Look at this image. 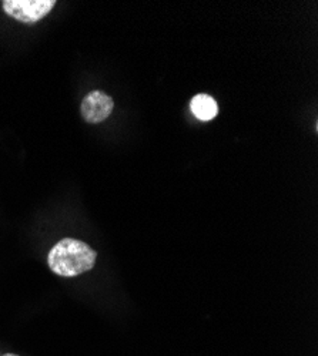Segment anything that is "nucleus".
<instances>
[{"instance_id":"nucleus-2","label":"nucleus","mask_w":318,"mask_h":356,"mask_svg":"<svg viewBox=\"0 0 318 356\" xmlns=\"http://www.w3.org/2000/svg\"><path fill=\"white\" fill-rule=\"evenodd\" d=\"M2 5L10 17L22 23H36L50 13L56 2L54 0H5Z\"/></svg>"},{"instance_id":"nucleus-1","label":"nucleus","mask_w":318,"mask_h":356,"mask_svg":"<svg viewBox=\"0 0 318 356\" xmlns=\"http://www.w3.org/2000/svg\"><path fill=\"white\" fill-rule=\"evenodd\" d=\"M96 251L86 243L65 238L50 250L47 264L54 274L72 278L90 271L96 264Z\"/></svg>"},{"instance_id":"nucleus-4","label":"nucleus","mask_w":318,"mask_h":356,"mask_svg":"<svg viewBox=\"0 0 318 356\" xmlns=\"http://www.w3.org/2000/svg\"><path fill=\"white\" fill-rule=\"evenodd\" d=\"M190 110L193 115L201 122H210L218 114L217 102L207 95H197L191 99Z\"/></svg>"},{"instance_id":"nucleus-3","label":"nucleus","mask_w":318,"mask_h":356,"mask_svg":"<svg viewBox=\"0 0 318 356\" xmlns=\"http://www.w3.org/2000/svg\"><path fill=\"white\" fill-rule=\"evenodd\" d=\"M113 108H114V103L111 97L107 96L104 92L96 90L84 97L80 106V113L86 122L97 124L106 120V118L111 114Z\"/></svg>"},{"instance_id":"nucleus-5","label":"nucleus","mask_w":318,"mask_h":356,"mask_svg":"<svg viewBox=\"0 0 318 356\" xmlns=\"http://www.w3.org/2000/svg\"><path fill=\"white\" fill-rule=\"evenodd\" d=\"M2 356H17V355H13V353H6V355H2Z\"/></svg>"}]
</instances>
